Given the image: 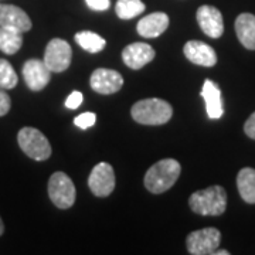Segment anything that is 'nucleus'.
<instances>
[{"instance_id": "f8f14e48", "label": "nucleus", "mask_w": 255, "mask_h": 255, "mask_svg": "<svg viewBox=\"0 0 255 255\" xmlns=\"http://www.w3.org/2000/svg\"><path fill=\"white\" fill-rule=\"evenodd\" d=\"M31 20L23 9L13 4L0 3V27L11 28L20 33H26L31 28Z\"/></svg>"}, {"instance_id": "4468645a", "label": "nucleus", "mask_w": 255, "mask_h": 255, "mask_svg": "<svg viewBox=\"0 0 255 255\" xmlns=\"http://www.w3.org/2000/svg\"><path fill=\"white\" fill-rule=\"evenodd\" d=\"M155 50L152 46L146 43H133L124 48L122 51V60L125 65H128L132 70H139L145 67L146 64L153 61L155 58Z\"/></svg>"}, {"instance_id": "f257e3e1", "label": "nucleus", "mask_w": 255, "mask_h": 255, "mask_svg": "<svg viewBox=\"0 0 255 255\" xmlns=\"http://www.w3.org/2000/svg\"><path fill=\"white\" fill-rule=\"evenodd\" d=\"M182 166L176 159H162L149 167L145 174V187L153 194L169 190L177 182Z\"/></svg>"}, {"instance_id": "9b49d317", "label": "nucleus", "mask_w": 255, "mask_h": 255, "mask_svg": "<svg viewBox=\"0 0 255 255\" xmlns=\"http://www.w3.org/2000/svg\"><path fill=\"white\" fill-rule=\"evenodd\" d=\"M90 84H91V88L94 91H97L98 94H104V95H110V94L118 92L122 88L124 78L115 70L97 68L90 78Z\"/></svg>"}, {"instance_id": "6ab92c4d", "label": "nucleus", "mask_w": 255, "mask_h": 255, "mask_svg": "<svg viewBox=\"0 0 255 255\" xmlns=\"http://www.w3.org/2000/svg\"><path fill=\"white\" fill-rule=\"evenodd\" d=\"M23 46V33L11 28L0 27V51L13 55Z\"/></svg>"}, {"instance_id": "412c9836", "label": "nucleus", "mask_w": 255, "mask_h": 255, "mask_svg": "<svg viewBox=\"0 0 255 255\" xmlns=\"http://www.w3.org/2000/svg\"><path fill=\"white\" fill-rule=\"evenodd\" d=\"M115 10L119 18L130 20L145 11V3L142 0H118Z\"/></svg>"}, {"instance_id": "a878e982", "label": "nucleus", "mask_w": 255, "mask_h": 255, "mask_svg": "<svg viewBox=\"0 0 255 255\" xmlns=\"http://www.w3.org/2000/svg\"><path fill=\"white\" fill-rule=\"evenodd\" d=\"M85 3L90 9L97 10V11L108 10L111 6L110 0H85Z\"/></svg>"}, {"instance_id": "7ed1b4c3", "label": "nucleus", "mask_w": 255, "mask_h": 255, "mask_svg": "<svg viewBox=\"0 0 255 255\" xmlns=\"http://www.w3.org/2000/svg\"><path fill=\"white\" fill-rule=\"evenodd\" d=\"M132 118L142 125H164L173 115V108L167 101L147 98L137 101L130 110Z\"/></svg>"}, {"instance_id": "393cba45", "label": "nucleus", "mask_w": 255, "mask_h": 255, "mask_svg": "<svg viewBox=\"0 0 255 255\" xmlns=\"http://www.w3.org/2000/svg\"><path fill=\"white\" fill-rule=\"evenodd\" d=\"M11 107V100L7 95V92L3 91V88L0 90V117H4L10 111Z\"/></svg>"}, {"instance_id": "1a4fd4ad", "label": "nucleus", "mask_w": 255, "mask_h": 255, "mask_svg": "<svg viewBox=\"0 0 255 255\" xmlns=\"http://www.w3.org/2000/svg\"><path fill=\"white\" fill-rule=\"evenodd\" d=\"M23 77L31 91H41L51 80V71L43 60L31 58L23 65Z\"/></svg>"}, {"instance_id": "2eb2a0df", "label": "nucleus", "mask_w": 255, "mask_h": 255, "mask_svg": "<svg viewBox=\"0 0 255 255\" xmlns=\"http://www.w3.org/2000/svg\"><path fill=\"white\" fill-rule=\"evenodd\" d=\"M167 27H169V16L162 11H156L140 18L136 30L139 36L146 37V38H155L164 33Z\"/></svg>"}, {"instance_id": "cd10ccee", "label": "nucleus", "mask_w": 255, "mask_h": 255, "mask_svg": "<svg viewBox=\"0 0 255 255\" xmlns=\"http://www.w3.org/2000/svg\"><path fill=\"white\" fill-rule=\"evenodd\" d=\"M228 254H230L228 251H226V250H223V251H216V253H214V254H213V255H228Z\"/></svg>"}, {"instance_id": "bb28decb", "label": "nucleus", "mask_w": 255, "mask_h": 255, "mask_svg": "<svg viewBox=\"0 0 255 255\" xmlns=\"http://www.w3.org/2000/svg\"><path fill=\"white\" fill-rule=\"evenodd\" d=\"M244 132L248 137L255 139V112L251 114V117L247 119L244 124Z\"/></svg>"}, {"instance_id": "f3484780", "label": "nucleus", "mask_w": 255, "mask_h": 255, "mask_svg": "<svg viewBox=\"0 0 255 255\" xmlns=\"http://www.w3.org/2000/svg\"><path fill=\"white\" fill-rule=\"evenodd\" d=\"M236 33L238 40L247 50H255V16L251 13H241L236 18Z\"/></svg>"}, {"instance_id": "ddd939ff", "label": "nucleus", "mask_w": 255, "mask_h": 255, "mask_svg": "<svg viewBox=\"0 0 255 255\" xmlns=\"http://www.w3.org/2000/svg\"><path fill=\"white\" fill-rule=\"evenodd\" d=\"M184 55L187 60L200 67H214L217 64V54L214 48L199 40H191L184 44Z\"/></svg>"}, {"instance_id": "c85d7f7f", "label": "nucleus", "mask_w": 255, "mask_h": 255, "mask_svg": "<svg viewBox=\"0 0 255 255\" xmlns=\"http://www.w3.org/2000/svg\"><path fill=\"white\" fill-rule=\"evenodd\" d=\"M4 233V224H3V221H1V219H0V236Z\"/></svg>"}, {"instance_id": "20e7f679", "label": "nucleus", "mask_w": 255, "mask_h": 255, "mask_svg": "<svg viewBox=\"0 0 255 255\" xmlns=\"http://www.w3.org/2000/svg\"><path fill=\"white\" fill-rule=\"evenodd\" d=\"M17 142L20 149L30 157L37 162L47 160L51 156V145L48 139L44 136L43 132L31 127L20 129L17 135Z\"/></svg>"}, {"instance_id": "a211bd4d", "label": "nucleus", "mask_w": 255, "mask_h": 255, "mask_svg": "<svg viewBox=\"0 0 255 255\" xmlns=\"http://www.w3.org/2000/svg\"><path fill=\"white\" fill-rule=\"evenodd\" d=\"M237 187L243 200L248 204H255V169L244 167L238 172Z\"/></svg>"}, {"instance_id": "aec40b11", "label": "nucleus", "mask_w": 255, "mask_h": 255, "mask_svg": "<svg viewBox=\"0 0 255 255\" xmlns=\"http://www.w3.org/2000/svg\"><path fill=\"white\" fill-rule=\"evenodd\" d=\"M75 41L78 43V46L81 48H84L85 51H88L91 54L100 53L107 46L105 38H102L100 34H97L94 31H80V33H77L75 34Z\"/></svg>"}, {"instance_id": "0eeeda50", "label": "nucleus", "mask_w": 255, "mask_h": 255, "mask_svg": "<svg viewBox=\"0 0 255 255\" xmlns=\"http://www.w3.org/2000/svg\"><path fill=\"white\" fill-rule=\"evenodd\" d=\"M73 50L63 38H53L46 47L44 63L51 73H63L71 64Z\"/></svg>"}, {"instance_id": "9d476101", "label": "nucleus", "mask_w": 255, "mask_h": 255, "mask_svg": "<svg viewBox=\"0 0 255 255\" xmlns=\"http://www.w3.org/2000/svg\"><path fill=\"white\" fill-rule=\"evenodd\" d=\"M196 17H197L199 26H200V28L206 36L211 37V38H219L224 33L223 14L217 7L210 6V4L200 6L197 9Z\"/></svg>"}, {"instance_id": "423d86ee", "label": "nucleus", "mask_w": 255, "mask_h": 255, "mask_svg": "<svg viewBox=\"0 0 255 255\" xmlns=\"http://www.w3.org/2000/svg\"><path fill=\"white\" fill-rule=\"evenodd\" d=\"M221 243V233L217 228L209 227L190 233L186 238L187 251L191 255H213Z\"/></svg>"}, {"instance_id": "b1692460", "label": "nucleus", "mask_w": 255, "mask_h": 255, "mask_svg": "<svg viewBox=\"0 0 255 255\" xmlns=\"http://www.w3.org/2000/svg\"><path fill=\"white\" fill-rule=\"evenodd\" d=\"M82 100H84V97H82L81 92L73 91L68 95V98L65 100V107H67L68 110H77V108L82 104Z\"/></svg>"}, {"instance_id": "4be33fe9", "label": "nucleus", "mask_w": 255, "mask_h": 255, "mask_svg": "<svg viewBox=\"0 0 255 255\" xmlns=\"http://www.w3.org/2000/svg\"><path fill=\"white\" fill-rule=\"evenodd\" d=\"M17 74L11 64L4 58H0V88L11 90L17 85Z\"/></svg>"}, {"instance_id": "6e6552de", "label": "nucleus", "mask_w": 255, "mask_h": 255, "mask_svg": "<svg viewBox=\"0 0 255 255\" xmlns=\"http://www.w3.org/2000/svg\"><path fill=\"white\" fill-rule=\"evenodd\" d=\"M88 186L92 194L97 197H108L115 189V172L107 162H101L94 166L88 177Z\"/></svg>"}, {"instance_id": "39448f33", "label": "nucleus", "mask_w": 255, "mask_h": 255, "mask_svg": "<svg viewBox=\"0 0 255 255\" xmlns=\"http://www.w3.org/2000/svg\"><path fill=\"white\" fill-rule=\"evenodd\" d=\"M48 197L55 207L70 209L77 197L74 182L63 172H55L48 180Z\"/></svg>"}, {"instance_id": "f03ea898", "label": "nucleus", "mask_w": 255, "mask_h": 255, "mask_svg": "<svg viewBox=\"0 0 255 255\" xmlns=\"http://www.w3.org/2000/svg\"><path fill=\"white\" fill-rule=\"evenodd\" d=\"M191 211L200 216H221L227 209V191L221 186H210L194 191L189 199Z\"/></svg>"}, {"instance_id": "dca6fc26", "label": "nucleus", "mask_w": 255, "mask_h": 255, "mask_svg": "<svg viewBox=\"0 0 255 255\" xmlns=\"http://www.w3.org/2000/svg\"><path fill=\"white\" fill-rule=\"evenodd\" d=\"M201 98L206 102V110L210 119H220L224 114L221 91L219 85L211 80H206L201 88Z\"/></svg>"}, {"instance_id": "5701e85b", "label": "nucleus", "mask_w": 255, "mask_h": 255, "mask_svg": "<svg viewBox=\"0 0 255 255\" xmlns=\"http://www.w3.org/2000/svg\"><path fill=\"white\" fill-rule=\"evenodd\" d=\"M95 121H97V117L94 112H84L74 119V124L81 129H88L95 124Z\"/></svg>"}]
</instances>
